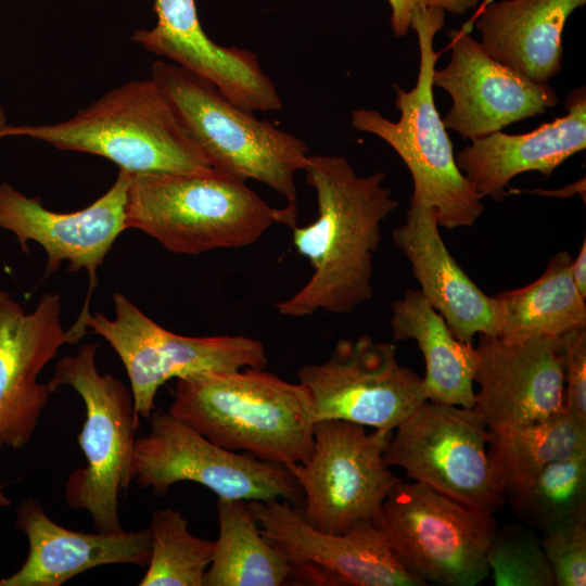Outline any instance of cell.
Here are the masks:
<instances>
[{
  "label": "cell",
  "mask_w": 586,
  "mask_h": 586,
  "mask_svg": "<svg viewBox=\"0 0 586 586\" xmlns=\"http://www.w3.org/2000/svg\"><path fill=\"white\" fill-rule=\"evenodd\" d=\"M304 171L316 191L318 217L292 228L293 244L314 271L276 307L290 318L321 310L348 314L373 296V256L382 242V224L398 202L384 184V173L359 176L340 155H309Z\"/></svg>",
  "instance_id": "1"
},
{
  "label": "cell",
  "mask_w": 586,
  "mask_h": 586,
  "mask_svg": "<svg viewBox=\"0 0 586 586\" xmlns=\"http://www.w3.org/2000/svg\"><path fill=\"white\" fill-rule=\"evenodd\" d=\"M176 380L168 413L213 443L285 467L310 456L316 419L300 382L252 367Z\"/></svg>",
  "instance_id": "2"
},
{
  "label": "cell",
  "mask_w": 586,
  "mask_h": 586,
  "mask_svg": "<svg viewBox=\"0 0 586 586\" xmlns=\"http://www.w3.org/2000/svg\"><path fill=\"white\" fill-rule=\"evenodd\" d=\"M296 222L297 212L272 207L244 180L213 167L130 175L127 229L144 232L173 253L243 247L273 225Z\"/></svg>",
  "instance_id": "3"
},
{
  "label": "cell",
  "mask_w": 586,
  "mask_h": 586,
  "mask_svg": "<svg viewBox=\"0 0 586 586\" xmlns=\"http://www.w3.org/2000/svg\"><path fill=\"white\" fill-rule=\"evenodd\" d=\"M17 136L98 155L131 174L212 167L152 78L123 84L60 123L0 128V139Z\"/></svg>",
  "instance_id": "4"
},
{
  "label": "cell",
  "mask_w": 586,
  "mask_h": 586,
  "mask_svg": "<svg viewBox=\"0 0 586 586\" xmlns=\"http://www.w3.org/2000/svg\"><path fill=\"white\" fill-rule=\"evenodd\" d=\"M442 8H418L411 29L420 51L417 82L410 90L394 85L399 119L392 122L370 109L352 113L353 127L385 141L411 174L413 192L410 205L431 207L438 226L446 229L473 226L484 212L480 195L459 169L453 142L435 105L433 73L440 53L434 38L445 24Z\"/></svg>",
  "instance_id": "5"
},
{
  "label": "cell",
  "mask_w": 586,
  "mask_h": 586,
  "mask_svg": "<svg viewBox=\"0 0 586 586\" xmlns=\"http://www.w3.org/2000/svg\"><path fill=\"white\" fill-rule=\"evenodd\" d=\"M151 78L213 168L266 184L297 212L295 176L307 165L305 141L257 119L209 80L175 63L154 62Z\"/></svg>",
  "instance_id": "6"
},
{
  "label": "cell",
  "mask_w": 586,
  "mask_h": 586,
  "mask_svg": "<svg viewBox=\"0 0 586 586\" xmlns=\"http://www.w3.org/2000/svg\"><path fill=\"white\" fill-rule=\"evenodd\" d=\"M98 342L81 345L75 355L61 358L47 383L51 392L71 386L82 399L86 419L78 445L87 460L85 468L69 474L64 497L73 509L86 510L98 532L117 534L119 497L131 477V458L139 418L131 390L95 365Z\"/></svg>",
  "instance_id": "7"
},
{
  "label": "cell",
  "mask_w": 586,
  "mask_h": 586,
  "mask_svg": "<svg viewBox=\"0 0 586 586\" xmlns=\"http://www.w3.org/2000/svg\"><path fill=\"white\" fill-rule=\"evenodd\" d=\"M373 523L402 565L426 585L475 586L488 575L494 513L464 505L419 482L400 481Z\"/></svg>",
  "instance_id": "8"
},
{
  "label": "cell",
  "mask_w": 586,
  "mask_h": 586,
  "mask_svg": "<svg viewBox=\"0 0 586 586\" xmlns=\"http://www.w3.org/2000/svg\"><path fill=\"white\" fill-rule=\"evenodd\" d=\"M384 460L413 481L491 513L507 500L488 455V426L474 407L425 400L393 430Z\"/></svg>",
  "instance_id": "9"
},
{
  "label": "cell",
  "mask_w": 586,
  "mask_h": 586,
  "mask_svg": "<svg viewBox=\"0 0 586 586\" xmlns=\"http://www.w3.org/2000/svg\"><path fill=\"white\" fill-rule=\"evenodd\" d=\"M149 432L135 438L131 477L164 496L178 482H195L218 498L285 499L303 505L304 495L285 466L224 448L168 412L154 411Z\"/></svg>",
  "instance_id": "10"
},
{
  "label": "cell",
  "mask_w": 586,
  "mask_h": 586,
  "mask_svg": "<svg viewBox=\"0 0 586 586\" xmlns=\"http://www.w3.org/2000/svg\"><path fill=\"white\" fill-rule=\"evenodd\" d=\"M113 318L90 313L85 326L103 337L122 360L138 418L149 420L158 388L173 378L267 366L266 348L254 337L186 336L156 323L122 293L113 295Z\"/></svg>",
  "instance_id": "11"
},
{
  "label": "cell",
  "mask_w": 586,
  "mask_h": 586,
  "mask_svg": "<svg viewBox=\"0 0 586 586\" xmlns=\"http://www.w3.org/2000/svg\"><path fill=\"white\" fill-rule=\"evenodd\" d=\"M392 432L343 420H318L308 459L286 467L304 495L302 511L317 530L343 533L377 517L402 480L384 460Z\"/></svg>",
  "instance_id": "12"
},
{
  "label": "cell",
  "mask_w": 586,
  "mask_h": 586,
  "mask_svg": "<svg viewBox=\"0 0 586 586\" xmlns=\"http://www.w3.org/2000/svg\"><path fill=\"white\" fill-rule=\"evenodd\" d=\"M316 421L343 420L393 430L425 400L422 378L397 359L393 343L367 334L340 339L329 358L297 372Z\"/></svg>",
  "instance_id": "13"
},
{
  "label": "cell",
  "mask_w": 586,
  "mask_h": 586,
  "mask_svg": "<svg viewBox=\"0 0 586 586\" xmlns=\"http://www.w3.org/2000/svg\"><path fill=\"white\" fill-rule=\"evenodd\" d=\"M262 534L293 566V574L323 584L424 586L409 573L372 520L334 534L314 527L301 507L285 499L250 500Z\"/></svg>",
  "instance_id": "14"
},
{
  "label": "cell",
  "mask_w": 586,
  "mask_h": 586,
  "mask_svg": "<svg viewBox=\"0 0 586 586\" xmlns=\"http://www.w3.org/2000/svg\"><path fill=\"white\" fill-rule=\"evenodd\" d=\"M131 173L119 169L110 189L87 207L71 213L46 208L41 199L29 198L7 182L0 183V227L12 232L22 252L28 253V242L41 245L47 254L44 276L55 272L62 262L68 270L85 269L89 289L82 309L68 329L78 343L87 333L85 321L93 289L98 285V269L118 235L126 227L127 192Z\"/></svg>",
  "instance_id": "15"
},
{
  "label": "cell",
  "mask_w": 586,
  "mask_h": 586,
  "mask_svg": "<svg viewBox=\"0 0 586 586\" xmlns=\"http://www.w3.org/2000/svg\"><path fill=\"white\" fill-rule=\"evenodd\" d=\"M471 29L468 22L447 33L450 59L433 73V86L451 98L442 118L446 128L473 141L558 104L559 97L549 84L534 82L493 59Z\"/></svg>",
  "instance_id": "16"
},
{
  "label": "cell",
  "mask_w": 586,
  "mask_h": 586,
  "mask_svg": "<svg viewBox=\"0 0 586 586\" xmlns=\"http://www.w3.org/2000/svg\"><path fill=\"white\" fill-rule=\"evenodd\" d=\"M61 297L46 293L30 313L0 288V449H21L33 437L51 390L38 380L65 344Z\"/></svg>",
  "instance_id": "17"
},
{
  "label": "cell",
  "mask_w": 586,
  "mask_h": 586,
  "mask_svg": "<svg viewBox=\"0 0 586 586\" xmlns=\"http://www.w3.org/2000/svg\"><path fill=\"white\" fill-rule=\"evenodd\" d=\"M474 408L491 429L547 419L565 410L561 336L519 342L479 335Z\"/></svg>",
  "instance_id": "18"
},
{
  "label": "cell",
  "mask_w": 586,
  "mask_h": 586,
  "mask_svg": "<svg viewBox=\"0 0 586 586\" xmlns=\"http://www.w3.org/2000/svg\"><path fill=\"white\" fill-rule=\"evenodd\" d=\"M156 25L133 33L145 50L209 80L233 104L254 111H279L281 98L258 58L247 49L222 47L203 29L195 0H154Z\"/></svg>",
  "instance_id": "19"
},
{
  "label": "cell",
  "mask_w": 586,
  "mask_h": 586,
  "mask_svg": "<svg viewBox=\"0 0 586 586\" xmlns=\"http://www.w3.org/2000/svg\"><path fill=\"white\" fill-rule=\"evenodd\" d=\"M15 526L28 540L22 568L0 579V586H60L90 569L107 564L146 566L151 532L84 533L61 526L33 497L16 508Z\"/></svg>",
  "instance_id": "20"
},
{
  "label": "cell",
  "mask_w": 586,
  "mask_h": 586,
  "mask_svg": "<svg viewBox=\"0 0 586 586\" xmlns=\"http://www.w3.org/2000/svg\"><path fill=\"white\" fill-rule=\"evenodd\" d=\"M435 209L409 205L405 222L394 229L396 247L407 257L420 292L463 343L477 334L497 336V301L486 295L457 264L440 231Z\"/></svg>",
  "instance_id": "21"
},
{
  "label": "cell",
  "mask_w": 586,
  "mask_h": 586,
  "mask_svg": "<svg viewBox=\"0 0 586 586\" xmlns=\"http://www.w3.org/2000/svg\"><path fill=\"white\" fill-rule=\"evenodd\" d=\"M566 114L519 135L501 131L471 141L456 154V162L481 199L501 201L515 176L538 171L549 177L572 155L586 148V90H572Z\"/></svg>",
  "instance_id": "22"
},
{
  "label": "cell",
  "mask_w": 586,
  "mask_h": 586,
  "mask_svg": "<svg viewBox=\"0 0 586 586\" xmlns=\"http://www.w3.org/2000/svg\"><path fill=\"white\" fill-rule=\"evenodd\" d=\"M586 0H499L475 20L481 44L496 61L537 84L562 67V35L569 17Z\"/></svg>",
  "instance_id": "23"
},
{
  "label": "cell",
  "mask_w": 586,
  "mask_h": 586,
  "mask_svg": "<svg viewBox=\"0 0 586 586\" xmlns=\"http://www.w3.org/2000/svg\"><path fill=\"white\" fill-rule=\"evenodd\" d=\"M394 341L417 342L425 362L422 378L426 400L474 407L476 351L455 337L445 319L420 290L408 289L391 304Z\"/></svg>",
  "instance_id": "24"
},
{
  "label": "cell",
  "mask_w": 586,
  "mask_h": 586,
  "mask_svg": "<svg viewBox=\"0 0 586 586\" xmlns=\"http://www.w3.org/2000/svg\"><path fill=\"white\" fill-rule=\"evenodd\" d=\"M572 260L566 251H561L534 282L494 296L500 316L497 336L519 342L535 335L561 336L586 326L585 298L573 281Z\"/></svg>",
  "instance_id": "25"
},
{
  "label": "cell",
  "mask_w": 586,
  "mask_h": 586,
  "mask_svg": "<svg viewBox=\"0 0 586 586\" xmlns=\"http://www.w3.org/2000/svg\"><path fill=\"white\" fill-rule=\"evenodd\" d=\"M218 538L203 586H280L293 573L284 556L262 534L247 501L217 499Z\"/></svg>",
  "instance_id": "26"
},
{
  "label": "cell",
  "mask_w": 586,
  "mask_h": 586,
  "mask_svg": "<svg viewBox=\"0 0 586 586\" xmlns=\"http://www.w3.org/2000/svg\"><path fill=\"white\" fill-rule=\"evenodd\" d=\"M586 453V423L569 411L488 428V455L508 498L548 464Z\"/></svg>",
  "instance_id": "27"
},
{
  "label": "cell",
  "mask_w": 586,
  "mask_h": 586,
  "mask_svg": "<svg viewBox=\"0 0 586 586\" xmlns=\"http://www.w3.org/2000/svg\"><path fill=\"white\" fill-rule=\"evenodd\" d=\"M507 499L545 534L586 519V453L548 464Z\"/></svg>",
  "instance_id": "28"
},
{
  "label": "cell",
  "mask_w": 586,
  "mask_h": 586,
  "mask_svg": "<svg viewBox=\"0 0 586 586\" xmlns=\"http://www.w3.org/2000/svg\"><path fill=\"white\" fill-rule=\"evenodd\" d=\"M151 555L139 586H203L214 542L192 535L179 510H155L149 525Z\"/></svg>",
  "instance_id": "29"
},
{
  "label": "cell",
  "mask_w": 586,
  "mask_h": 586,
  "mask_svg": "<svg viewBox=\"0 0 586 586\" xmlns=\"http://www.w3.org/2000/svg\"><path fill=\"white\" fill-rule=\"evenodd\" d=\"M487 563L496 586L555 585L540 538L515 524L497 527Z\"/></svg>",
  "instance_id": "30"
},
{
  "label": "cell",
  "mask_w": 586,
  "mask_h": 586,
  "mask_svg": "<svg viewBox=\"0 0 586 586\" xmlns=\"http://www.w3.org/2000/svg\"><path fill=\"white\" fill-rule=\"evenodd\" d=\"M540 544L555 585H586V519L546 533Z\"/></svg>",
  "instance_id": "31"
},
{
  "label": "cell",
  "mask_w": 586,
  "mask_h": 586,
  "mask_svg": "<svg viewBox=\"0 0 586 586\" xmlns=\"http://www.w3.org/2000/svg\"><path fill=\"white\" fill-rule=\"evenodd\" d=\"M563 345L564 408L586 423V326L561 335Z\"/></svg>",
  "instance_id": "32"
},
{
  "label": "cell",
  "mask_w": 586,
  "mask_h": 586,
  "mask_svg": "<svg viewBox=\"0 0 586 586\" xmlns=\"http://www.w3.org/2000/svg\"><path fill=\"white\" fill-rule=\"evenodd\" d=\"M391 9L390 24L396 38L411 30L413 11L418 8L436 7L460 15L477 5L479 0H386Z\"/></svg>",
  "instance_id": "33"
},
{
  "label": "cell",
  "mask_w": 586,
  "mask_h": 586,
  "mask_svg": "<svg viewBox=\"0 0 586 586\" xmlns=\"http://www.w3.org/2000/svg\"><path fill=\"white\" fill-rule=\"evenodd\" d=\"M571 275L573 281L581 293L586 298V240L584 239L579 252L571 264Z\"/></svg>",
  "instance_id": "34"
},
{
  "label": "cell",
  "mask_w": 586,
  "mask_h": 586,
  "mask_svg": "<svg viewBox=\"0 0 586 586\" xmlns=\"http://www.w3.org/2000/svg\"><path fill=\"white\" fill-rule=\"evenodd\" d=\"M10 505H11V500L9 499V497L5 495L2 487L0 486V507H9Z\"/></svg>",
  "instance_id": "35"
},
{
  "label": "cell",
  "mask_w": 586,
  "mask_h": 586,
  "mask_svg": "<svg viewBox=\"0 0 586 586\" xmlns=\"http://www.w3.org/2000/svg\"><path fill=\"white\" fill-rule=\"evenodd\" d=\"M7 125V115L3 107L0 105V128Z\"/></svg>",
  "instance_id": "36"
}]
</instances>
